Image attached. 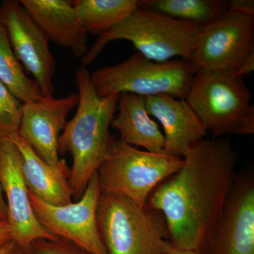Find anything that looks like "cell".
I'll return each instance as SVG.
<instances>
[{"instance_id": "obj_19", "label": "cell", "mask_w": 254, "mask_h": 254, "mask_svg": "<svg viewBox=\"0 0 254 254\" xmlns=\"http://www.w3.org/2000/svg\"><path fill=\"white\" fill-rule=\"evenodd\" d=\"M141 7L179 21L205 26L230 10V1L143 0Z\"/></svg>"}, {"instance_id": "obj_3", "label": "cell", "mask_w": 254, "mask_h": 254, "mask_svg": "<svg viewBox=\"0 0 254 254\" xmlns=\"http://www.w3.org/2000/svg\"><path fill=\"white\" fill-rule=\"evenodd\" d=\"M203 26L185 22L139 7L111 29L99 35L81 59L87 67L111 42H131L137 53L152 61L190 62Z\"/></svg>"}, {"instance_id": "obj_1", "label": "cell", "mask_w": 254, "mask_h": 254, "mask_svg": "<svg viewBox=\"0 0 254 254\" xmlns=\"http://www.w3.org/2000/svg\"><path fill=\"white\" fill-rule=\"evenodd\" d=\"M182 158L181 168L150 194L148 207L163 215L173 247L201 254L223 215L238 157L229 140L214 138Z\"/></svg>"}, {"instance_id": "obj_5", "label": "cell", "mask_w": 254, "mask_h": 254, "mask_svg": "<svg viewBox=\"0 0 254 254\" xmlns=\"http://www.w3.org/2000/svg\"><path fill=\"white\" fill-rule=\"evenodd\" d=\"M214 138L254 133L252 93L243 78L221 73H196L185 98Z\"/></svg>"}, {"instance_id": "obj_20", "label": "cell", "mask_w": 254, "mask_h": 254, "mask_svg": "<svg viewBox=\"0 0 254 254\" xmlns=\"http://www.w3.org/2000/svg\"><path fill=\"white\" fill-rule=\"evenodd\" d=\"M0 81L21 103L37 101L43 97L36 82L25 74L10 45L6 30L1 22Z\"/></svg>"}, {"instance_id": "obj_16", "label": "cell", "mask_w": 254, "mask_h": 254, "mask_svg": "<svg viewBox=\"0 0 254 254\" xmlns=\"http://www.w3.org/2000/svg\"><path fill=\"white\" fill-rule=\"evenodd\" d=\"M19 151L22 173L28 190L42 201L52 205L72 203V192L68 183L70 168L61 159L58 165H50L18 136L9 138Z\"/></svg>"}, {"instance_id": "obj_22", "label": "cell", "mask_w": 254, "mask_h": 254, "mask_svg": "<svg viewBox=\"0 0 254 254\" xmlns=\"http://www.w3.org/2000/svg\"><path fill=\"white\" fill-rule=\"evenodd\" d=\"M26 254H90L78 246L63 239H39L33 241Z\"/></svg>"}, {"instance_id": "obj_6", "label": "cell", "mask_w": 254, "mask_h": 254, "mask_svg": "<svg viewBox=\"0 0 254 254\" xmlns=\"http://www.w3.org/2000/svg\"><path fill=\"white\" fill-rule=\"evenodd\" d=\"M182 164L180 157L139 150L115 139L97 171L100 192L121 195L147 208L153 190Z\"/></svg>"}, {"instance_id": "obj_26", "label": "cell", "mask_w": 254, "mask_h": 254, "mask_svg": "<svg viewBox=\"0 0 254 254\" xmlns=\"http://www.w3.org/2000/svg\"><path fill=\"white\" fill-rule=\"evenodd\" d=\"M2 189L0 184V220L7 218V206L2 194Z\"/></svg>"}, {"instance_id": "obj_27", "label": "cell", "mask_w": 254, "mask_h": 254, "mask_svg": "<svg viewBox=\"0 0 254 254\" xmlns=\"http://www.w3.org/2000/svg\"><path fill=\"white\" fill-rule=\"evenodd\" d=\"M167 254H200L199 252H195V251L181 250V249L176 248L171 245L169 249Z\"/></svg>"}, {"instance_id": "obj_24", "label": "cell", "mask_w": 254, "mask_h": 254, "mask_svg": "<svg viewBox=\"0 0 254 254\" xmlns=\"http://www.w3.org/2000/svg\"><path fill=\"white\" fill-rule=\"evenodd\" d=\"M254 70V52L246 58V59L241 64L240 67L237 70L234 76L237 77L243 78L250 73L253 72Z\"/></svg>"}, {"instance_id": "obj_13", "label": "cell", "mask_w": 254, "mask_h": 254, "mask_svg": "<svg viewBox=\"0 0 254 254\" xmlns=\"http://www.w3.org/2000/svg\"><path fill=\"white\" fill-rule=\"evenodd\" d=\"M78 103V93L63 98H43L23 103L18 135L46 163L58 165L61 159L58 140L66 118Z\"/></svg>"}, {"instance_id": "obj_21", "label": "cell", "mask_w": 254, "mask_h": 254, "mask_svg": "<svg viewBox=\"0 0 254 254\" xmlns=\"http://www.w3.org/2000/svg\"><path fill=\"white\" fill-rule=\"evenodd\" d=\"M22 104L0 81V138L18 133Z\"/></svg>"}, {"instance_id": "obj_29", "label": "cell", "mask_w": 254, "mask_h": 254, "mask_svg": "<svg viewBox=\"0 0 254 254\" xmlns=\"http://www.w3.org/2000/svg\"><path fill=\"white\" fill-rule=\"evenodd\" d=\"M12 254H26V253H25L24 251H23L22 249L20 248L17 245H15Z\"/></svg>"}, {"instance_id": "obj_17", "label": "cell", "mask_w": 254, "mask_h": 254, "mask_svg": "<svg viewBox=\"0 0 254 254\" xmlns=\"http://www.w3.org/2000/svg\"><path fill=\"white\" fill-rule=\"evenodd\" d=\"M117 110L118 114L111 127L120 133L119 140L152 153H164L163 133L148 113L144 97L123 93L119 98Z\"/></svg>"}, {"instance_id": "obj_25", "label": "cell", "mask_w": 254, "mask_h": 254, "mask_svg": "<svg viewBox=\"0 0 254 254\" xmlns=\"http://www.w3.org/2000/svg\"><path fill=\"white\" fill-rule=\"evenodd\" d=\"M12 241L11 230L6 219L0 220V246Z\"/></svg>"}, {"instance_id": "obj_2", "label": "cell", "mask_w": 254, "mask_h": 254, "mask_svg": "<svg viewBox=\"0 0 254 254\" xmlns=\"http://www.w3.org/2000/svg\"><path fill=\"white\" fill-rule=\"evenodd\" d=\"M75 76L78 90L77 109L60 134L58 152L59 155H71L68 183L73 197L78 200L115 140L110 128L120 95L100 97L92 84L91 73L87 67L80 66Z\"/></svg>"}, {"instance_id": "obj_14", "label": "cell", "mask_w": 254, "mask_h": 254, "mask_svg": "<svg viewBox=\"0 0 254 254\" xmlns=\"http://www.w3.org/2000/svg\"><path fill=\"white\" fill-rule=\"evenodd\" d=\"M145 98L148 113L163 127L165 154L183 158L208 135L186 100L168 95Z\"/></svg>"}, {"instance_id": "obj_28", "label": "cell", "mask_w": 254, "mask_h": 254, "mask_svg": "<svg viewBox=\"0 0 254 254\" xmlns=\"http://www.w3.org/2000/svg\"><path fill=\"white\" fill-rule=\"evenodd\" d=\"M15 243L13 241L0 246V254H12Z\"/></svg>"}, {"instance_id": "obj_10", "label": "cell", "mask_w": 254, "mask_h": 254, "mask_svg": "<svg viewBox=\"0 0 254 254\" xmlns=\"http://www.w3.org/2000/svg\"><path fill=\"white\" fill-rule=\"evenodd\" d=\"M0 22L16 58L34 77L42 95L53 98L56 67L48 37L19 1L4 2L0 9Z\"/></svg>"}, {"instance_id": "obj_18", "label": "cell", "mask_w": 254, "mask_h": 254, "mask_svg": "<svg viewBox=\"0 0 254 254\" xmlns=\"http://www.w3.org/2000/svg\"><path fill=\"white\" fill-rule=\"evenodd\" d=\"M142 3L143 0H76L73 5L85 31L98 36L122 22Z\"/></svg>"}, {"instance_id": "obj_7", "label": "cell", "mask_w": 254, "mask_h": 254, "mask_svg": "<svg viewBox=\"0 0 254 254\" xmlns=\"http://www.w3.org/2000/svg\"><path fill=\"white\" fill-rule=\"evenodd\" d=\"M195 74L187 60L159 63L136 53L123 63L97 68L91 73V80L100 97L127 93L144 98L168 95L185 99Z\"/></svg>"}, {"instance_id": "obj_8", "label": "cell", "mask_w": 254, "mask_h": 254, "mask_svg": "<svg viewBox=\"0 0 254 254\" xmlns=\"http://www.w3.org/2000/svg\"><path fill=\"white\" fill-rule=\"evenodd\" d=\"M254 52V15L229 10L203 26L190 60L195 73L235 75Z\"/></svg>"}, {"instance_id": "obj_12", "label": "cell", "mask_w": 254, "mask_h": 254, "mask_svg": "<svg viewBox=\"0 0 254 254\" xmlns=\"http://www.w3.org/2000/svg\"><path fill=\"white\" fill-rule=\"evenodd\" d=\"M201 254H254V174H237L221 220Z\"/></svg>"}, {"instance_id": "obj_11", "label": "cell", "mask_w": 254, "mask_h": 254, "mask_svg": "<svg viewBox=\"0 0 254 254\" xmlns=\"http://www.w3.org/2000/svg\"><path fill=\"white\" fill-rule=\"evenodd\" d=\"M0 184L6 198L11 239L24 252L33 241L55 240L37 219L23 178L21 155L10 138H0Z\"/></svg>"}, {"instance_id": "obj_9", "label": "cell", "mask_w": 254, "mask_h": 254, "mask_svg": "<svg viewBox=\"0 0 254 254\" xmlns=\"http://www.w3.org/2000/svg\"><path fill=\"white\" fill-rule=\"evenodd\" d=\"M100 190L95 173L79 200L64 205H52L29 191L32 208L48 233L63 239L90 254H108L100 237L97 208Z\"/></svg>"}, {"instance_id": "obj_23", "label": "cell", "mask_w": 254, "mask_h": 254, "mask_svg": "<svg viewBox=\"0 0 254 254\" xmlns=\"http://www.w3.org/2000/svg\"><path fill=\"white\" fill-rule=\"evenodd\" d=\"M230 10L254 15V1L253 0H231Z\"/></svg>"}, {"instance_id": "obj_15", "label": "cell", "mask_w": 254, "mask_h": 254, "mask_svg": "<svg viewBox=\"0 0 254 254\" xmlns=\"http://www.w3.org/2000/svg\"><path fill=\"white\" fill-rule=\"evenodd\" d=\"M50 41L66 48L76 58L87 54L88 33L78 21L73 5L67 0H21Z\"/></svg>"}, {"instance_id": "obj_4", "label": "cell", "mask_w": 254, "mask_h": 254, "mask_svg": "<svg viewBox=\"0 0 254 254\" xmlns=\"http://www.w3.org/2000/svg\"><path fill=\"white\" fill-rule=\"evenodd\" d=\"M97 220L108 254H167L171 246L163 215L121 195L100 192Z\"/></svg>"}]
</instances>
